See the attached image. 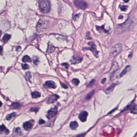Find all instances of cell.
Masks as SVG:
<instances>
[{
	"label": "cell",
	"instance_id": "obj_19",
	"mask_svg": "<svg viewBox=\"0 0 137 137\" xmlns=\"http://www.w3.org/2000/svg\"><path fill=\"white\" fill-rule=\"evenodd\" d=\"M0 131L1 132H4V133H5L6 134H8V133L9 132V131H8V130L6 129L5 126L3 125L0 126Z\"/></svg>",
	"mask_w": 137,
	"mask_h": 137
},
{
	"label": "cell",
	"instance_id": "obj_7",
	"mask_svg": "<svg viewBox=\"0 0 137 137\" xmlns=\"http://www.w3.org/2000/svg\"><path fill=\"white\" fill-rule=\"evenodd\" d=\"M90 45L91 47L89 48V49L91 50L92 51L93 54L95 55L96 57H98V51L96 50V47L95 44L93 42H90L89 44Z\"/></svg>",
	"mask_w": 137,
	"mask_h": 137
},
{
	"label": "cell",
	"instance_id": "obj_34",
	"mask_svg": "<svg viewBox=\"0 0 137 137\" xmlns=\"http://www.w3.org/2000/svg\"><path fill=\"white\" fill-rule=\"evenodd\" d=\"M106 78L103 79L101 81L102 83H103V84L105 83V82H106Z\"/></svg>",
	"mask_w": 137,
	"mask_h": 137
},
{
	"label": "cell",
	"instance_id": "obj_17",
	"mask_svg": "<svg viewBox=\"0 0 137 137\" xmlns=\"http://www.w3.org/2000/svg\"><path fill=\"white\" fill-rule=\"evenodd\" d=\"M130 112L134 114L137 113V105H133L130 106Z\"/></svg>",
	"mask_w": 137,
	"mask_h": 137
},
{
	"label": "cell",
	"instance_id": "obj_29",
	"mask_svg": "<svg viewBox=\"0 0 137 137\" xmlns=\"http://www.w3.org/2000/svg\"><path fill=\"white\" fill-rule=\"evenodd\" d=\"M21 66H22V68L24 70H26L29 68V66L27 64H23L21 65Z\"/></svg>",
	"mask_w": 137,
	"mask_h": 137
},
{
	"label": "cell",
	"instance_id": "obj_18",
	"mask_svg": "<svg viewBox=\"0 0 137 137\" xmlns=\"http://www.w3.org/2000/svg\"><path fill=\"white\" fill-rule=\"evenodd\" d=\"M32 95L33 98H37L41 96V94L40 92L36 91L32 92Z\"/></svg>",
	"mask_w": 137,
	"mask_h": 137
},
{
	"label": "cell",
	"instance_id": "obj_32",
	"mask_svg": "<svg viewBox=\"0 0 137 137\" xmlns=\"http://www.w3.org/2000/svg\"><path fill=\"white\" fill-rule=\"evenodd\" d=\"M45 121L43 119H40V121H39V124L40 125L43 124H45Z\"/></svg>",
	"mask_w": 137,
	"mask_h": 137
},
{
	"label": "cell",
	"instance_id": "obj_24",
	"mask_svg": "<svg viewBox=\"0 0 137 137\" xmlns=\"http://www.w3.org/2000/svg\"><path fill=\"white\" fill-rule=\"evenodd\" d=\"M72 83L76 86H77L79 84L80 81L79 79H74L72 81Z\"/></svg>",
	"mask_w": 137,
	"mask_h": 137
},
{
	"label": "cell",
	"instance_id": "obj_21",
	"mask_svg": "<svg viewBox=\"0 0 137 137\" xmlns=\"http://www.w3.org/2000/svg\"><path fill=\"white\" fill-rule=\"evenodd\" d=\"M22 61L24 62H30L31 61V59L28 55H26L24 56Z\"/></svg>",
	"mask_w": 137,
	"mask_h": 137
},
{
	"label": "cell",
	"instance_id": "obj_4",
	"mask_svg": "<svg viewBox=\"0 0 137 137\" xmlns=\"http://www.w3.org/2000/svg\"><path fill=\"white\" fill-rule=\"evenodd\" d=\"M131 20H128L126 22L123 24H121L119 25L118 28L117 29V32H119L120 33L124 32L126 30L129 28V27L131 25Z\"/></svg>",
	"mask_w": 137,
	"mask_h": 137
},
{
	"label": "cell",
	"instance_id": "obj_28",
	"mask_svg": "<svg viewBox=\"0 0 137 137\" xmlns=\"http://www.w3.org/2000/svg\"><path fill=\"white\" fill-rule=\"evenodd\" d=\"M120 8L121 11H126L128 8V6H126L121 5L120 6Z\"/></svg>",
	"mask_w": 137,
	"mask_h": 137
},
{
	"label": "cell",
	"instance_id": "obj_8",
	"mask_svg": "<svg viewBox=\"0 0 137 137\" xmlns=\"http://www.w3.org/2000/svg\"><path fill=\"white\" fill-rule=\"evenodd\" d=\"M58 98V96L56 94L51 95L48 98L47 101V103H54L57 100Z\"/></svg>",
	"mask_w": 137,
	"mask_h": 137
},
{
	"label": "cell",
	"instance_id": "obj_33",
	"mask_svg": "<svg viewBox=\"0 0 137 137\" xmlns=\"http://www.w3.org/2000/svg\"><path fill=\"white\" fill-rule=\"evenodd\" d=\"M62 87L64 88V89H67L68 88V87L66 85H64V84H62Z\"/></svg>",
	"mask_w": 137,
	"mask_h": 137
},
{
	"label": "cell",
	"instance_id": "obj_15",
	"mask_svg": "<svg viewBox=\"0 0 137 137\" xmlns=\"http://www.w3.org/2000/svg\"><path fill=\"white\" fill-rule=\"evenodd\" d=\"M82 60V58H81L80 57L74 56L73 58H72V59L71 60V62L72 64H75L81 62Z\"/></svg>",
	"mask_w": 137,
	"mask_h": 137
},
{
	"label": "cell",
	"instance_id": "obj_27",
	"mask_svg": "<svg viewBox=\"0 0 137 137\" xmlns=\"http://www.w3.org/2000/svg\"><path fill=\"white\" fill-rule=\"evenodd\" d=\"M25 78L27 81H30V80L31 78V75L30 72H27L25 74Z\"/></svg>",
	"mask_w": 137,
	"mask_h": 137
},
{
	"label": "cell",
	"instance_id": "obj_30",
	"mask_svg": "<svg viewBox=\"0 0 137 137\" xmlns=\"http://www.w3.org/2000/svg\"><path fill=\"white\" fill-rule=\"evenodd\" d=\"M31 111H34V112H38L39 110V108L38 107H33V108H31Z\"/></svg>",
	"mask_w": 137,
	"mask_h": 137
},
{
	"label": "cell",
	"instance_id": "obj_10",
	"mask_svg": "<svg viewBox=\"0 0 137 137\" xmlns=\"http://www.w3.org/2000/svg\"><path fill=\"white\" fill-rule=\"evenodd\" d=\"M48 115L50 117H53L58 113V110L56 107L50 109L48 111Z\"/></svg>",
	"mask_w": 137,
	"mask_h": 137
},
{
	"label": "cell",
	"instance_id": "obj_23",
	"mask_svg": "<svg viewBox=\"0 0 137 137\" xmlns=\"http://www.w3.org/2000/svg\"><path fill=\"white\" fill-rule=\"evenodd\" d=\"M11 106L13 109H17L20 108V107H21V105L19 103H15L12 104Z\"/></svg>",
	"mask_w": 137,
	"mask_h": 137
},
{
	"label": "cell",
	"instance_id": "obj_26",
	"mask_svg": "<svg viewBox=\"0 0 137 137\" xmlns=\"http://www.w3.org/2000/svg\"><path fill=\"white\" fill-rule=\"evenodd\" d=\"M54 49L55 48L53 46H51V45H50V46H49L47 51H48V52H52L54 51Z\"/></svg>",
	"mask_w": 137,
	"mask_h": 137
},
{
	"label": "cell",
	"instance_id": "obj_14",
	"mask_svg": "<svg viewBox=\"0 0 137 137\" xmlns=\"http://www.w3.org/2000/svg\"><path fill=\"white\" fill-rule=\"evenodd\" d=\"M119 68V66L118 63L116 62H113L111 69V73H113L114 72H115Z\"/></svg>",
	"mask_w": 137,
	"mask_h": 137
},
{
	"label": "cell",
	"instance_id": "obj_16",
	"mask_svg": "<svg viewBox=\"0 0 137 137\" xmlns=\"http://www.w3.org/2000/svg\"><path fill=\"white\" fill-rule=\"evenodd\" d=\"M70 128L72 130H76L78 127V123L77 122V121H72V122L70 123Z\"/></svg>",
	"mask_w": 137,
	"mask_h": 137
},
{
	"label": "cell",
	"instance_id": "obj_5",
	"mask_svg": "<svg viewBox=\"0 0 137 137\" xmlns=\"http://www.w3.org/2000/svg\"><path fill=\"white\" fill-rule=\"evenodd\" d=\"M74 4L77 7L83 10L85 9L88 6L87 2L83 0H74Z\"/></svg>",
	"mask_w": 137,
	"mask_h": 137
},
{
	"label": "cell",
	"instance_id": "obj_20",
	"mask_svg": "<svg viewBox=\"0 0 137 137\" xmlns=\"http://www.w3.org/2000/svg\"><path fill=\"white\" fill-rule=\"evenodd\" d=\"M10 38H11V36L10 35L8 34H5L4 36H3L2 40H3V41L4 42H6L8 41V40L10 39Z\"/></svg>",
	"mask_w": 137,
	"mask_h": 137
},
{
	"label": "cell",
	"instance_id": "obj_36",
	"mask_svg": "<svg viewBox=\"0 0 137 137\" xmlns=\"http://www.w3.org/2000/svg\"><path fill=\"white\" fill-rule=\"evenodd\" d=\"M123 18V16H120L119 17V18L120 19V18Z\"/></svg>",
	"mask_w": 137,
	"mask_h": 137
},
{
	"label": "cell",
	"instance_id": "obj_3",
	"mask_svg": "<svg viewBox=\"0 0 137 137\" xmlns=\"http://www.w3.org/2000/svg\"><path fill=\"white\" fill-rule=\"evenodd\" d=\"M122 46L121 44H117L112 47L111 49V54L113 57L116 56L120 52Z\"/></svg>",
	"mask_w": 137,
	"mask_h": 137
},
{
	"label": "cell",
	"instance_id": "obj_9",
	"mask_svg": "<svg viewBox=\"0 0 137 137\" xmlns=\"http://www.w3.org/2000/svg\"><path fill=\"white\" fill-rule=\"evenodd\" d=\"M33 126V124L32 121H27L24 123L23 127L25 130L29 131L32 129Z\"/></svg>",
	"mask_w": 137,
	"mask_h": 137
},
{
	"label": "cell",
	"instance_id": "obj_13",
	"mask_svg": "<svg viewBox=\"0 0 137 137\" xmlns=\"http://www.w3.org/2000/svg\"><path fill=\"white\" fill-rule=\"evenodd\" d=\"M45 85L46 87L49 88H52L54 89L56 87L55 83L52 81H47L46 82Z\"/></svg>",
	"mask_w": 137,
	"mask_h": 137
},
{
	"label": "cell",
	"instance_id": "obj_37",
	"mask_svg": "<svg viewBox=\"0 0 137 137\" xmlns=\"http://www.w3.org/2000/svg\"></svg>",
	"mask_w": 137,
	"mask_h": 137
},
{
	"label": "cell",
	"instance_id": "obj_6",
	"mask_svg": "<svg viewBox=\"0 0 137 137\" xmlns=\"http://www.w3.org/2000/svg\"><path fill=\"white\" fill-rule=\"evenodd\" d=\"M88 115V113L87 111H83L79 115V118L82 122H85L87 119Z\"/></svg>",
	"mask_w": 137,
	"mask_h": 137
},
{
	"label": "cell",
	"instance_id": "obj_2",
	"mask_svg": "<svg viewBox=\"0 0 137 137\" xmlns=\"http://www.w3.org/2000/svg\"><path fill=\"white\" fill-rule=\"evenodd\" d=\"M47 21L45 19H40L37 25V31L38 32L41 33L44 32L47 28Z\"/></svg>",
	"mask_w": 137,
	"mask_h": 137
},
{
	"label": "cell",
	"instance_id": "obj_25",
	"mask_svg": "<svg viewBox=\"0 0 137 137\" xmlns=\"http://www.w3.org/2000/svg\"><path fill=\"white\" fill-rule=\"evenodd\" d=\"M94 91H92L90 92L87 94L86 98H87V99H90V98L92 97V95L94 94Z\"/></svg>",
	"mask_w": 137,
	"mask_h": 137
},
{
	"label": "cell",
	"instance_id": "obj_35",
	"mask_svg": "<svg viewBox=\"0 0 137 137\" xmlns=\"http://www.w3.org/2000/svg\"><path fill=\"white\" fill-rule=\"evenodd\" d=\"M123 0V1H124V2H129V0Z\"/></svg>",
	"mask_w": 137,
	"mask_h": 137
},
{
	"label": "cell",
	"instance_id": "obj_1",
	"mask_svg": "<svg viewBox=\"0 0 137 137\" xmlns=\"http://www.w3.org/2000/svg\"><path fill=\"white\" fill-rule=\"evenodd\" d=\"M40 8L41 11L44 13H47L50 10V5L48 0H43L40 4Z\"/></svg>",
	"mask_w": 137,
	"mask_h": 137
},
{
	"label": "cell",
	"instance_id": "obj_12",
	"mask_svg": "<svg viewBox=\"0 0 137 137\" xmlns=\"http://www.w3.org/2000/svg\"><path fill=\"white\" fill-rule=\"evenodd\" d=\"M131 69H132V67H131V66L128 65V66H126L125 67V68L121 72V73L120 74L119 76L121 77H123L127 73H128V72H130L131 70Z\"/></svg>",
	"mask_w": 137,
	"mask_h": 137
},
{
	"label": "cell",
	"instance_id": "obj_22",
	"mask_svg": "<svg viewBox=\"0 0 137 137\" xmlns=\"http://www.w3.org/2000/svg\"><path fill=\"white\" fill-rule=\"evenodd\" d=\"M16 115V113H11V114H8L7 116H6V119L7 120H11L12 118L14 117Z\"/></svg>",
	"mask_w": 137,
	"mask_h": 137
},
{
	"label": "cell",
	"instance_id": "obj_31",
	"mask_svg": "<svg viewBox=\"0 0 137 137\" xmlns=\"http://www.w3.org/2000/svg\"><path fill=\"white\" fill-rule=\"evenodd\" d=\"M94 81H94V79L92 80V81H91V82L89 83V85H88V87H92V85L94 83Z\"/></svg>",
	"mask_w": 137,
	"mask_h": 137
},
{
	"label": "cell",
	"instance_id": "obj_11",
	"mask_svg": "<svg viewBox=\"0 0 137 137\" xmlns=\"http://www.w3.org/2000/svg\"><path fill=\"white\" fill-rule=\"evenodd\" d=\"M117 85V84H116V83H113V84H112L109 87L105 89L104 90V91L106 93H107V94H110L113 91L114 89Z\"/></svg>",
	"mask_w": 137,
	"mask_h": 137
}]
</instances>
